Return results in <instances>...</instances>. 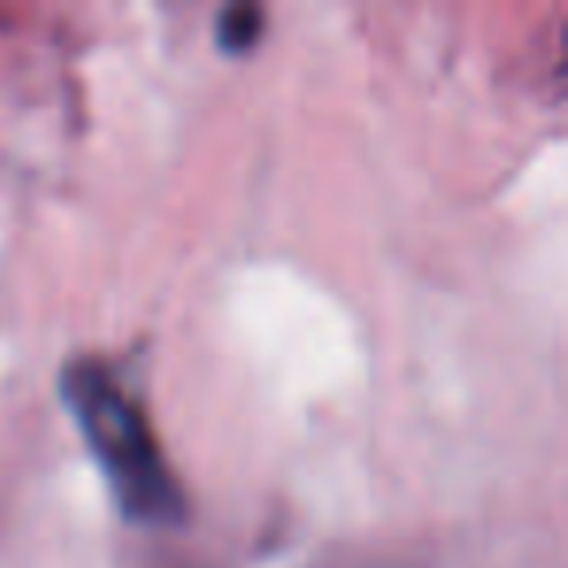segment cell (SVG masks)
I'll use <instances>...</instances> for the list:
<instances>
[{
  "label": "cell",
  "instance_id": "cell-1",
  "mask_svg": "<svg viewBox=\"0 0 568 568\" xmlns=\"http://www.w3.org/2000/svg\"><path fill=\"white\" fill-rule=\"evenodd\" d=\"M63 394L125 518L160 529L187 521V498L160 452L149 417L113 382V374L102 363L82 358L67 366Z\"/></svg>",
  "mask_w": 568,
  "mask_h": 568
},
{
  "label": "cell",
  "instance_id": "cell-2",
  "mask_svg": "<svg viewBox=\"0 0 568 568\" xmlns=\"http://www.w3.org/2000/svg\"><path fill=\"white\" fill-rule=\"evenodd\" d=\"M261 20L265 17H261L257 4H230L219 17V43L226 51H234V55H242L261 40Z\"/></svg>",
  "mask_w": 568,
  "mask_h": 568
}]
</instances>
